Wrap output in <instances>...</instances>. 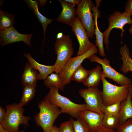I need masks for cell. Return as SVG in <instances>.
Instances as JSON below:
<instances>
[{
    "mask_svg": "<svg viewBox=\"0 0 132 132\" xmlns=\"http://www.w3.org/2000/svg\"><path fill=\"white\" fill-rule=\"evenodd\" d=\"M48 94L44 98L61 108L62 113H66L77 119L79 118L80 112L88 109L85 103L77 104L71 101L67 97L60 94L59 90L51 86Z\"/></svg>",
    "mask_w": 132,
    "mask_h": 132,
    "instance_id": "obj_1",
    "label": "cell"
},
{
    "mask_svg": "<svg viewBox=\"0 0 132 132\" xmlns=\"http://www.w3.org/2000/svg\"><path fill=\"white\" fill-rule=\"evenodd\" d=\"M40 111L34 117L36 124L44 132H49L58 116L62 113L59 107L44 99L38 104Z\"/></svg>",
    "mask_w": 132,
    "mask_h": 132,
    "instance_id": "obj_2",
    "label": "cell"
},
{
    "mask_svg": "<svg viewBox=\"0 0 132 132\" xmlns=\"http://www.w3.org/2000/svg\"><path fill=\"white\" fill-rule=\"evenodd\" d=\"M6 114L3 122L1 123L4 128L10 132L19 130L20 125L28 126L31 118L23 115L24 109L18 104L14 103L6 106Z\"/></svg>",
    "mask_w": 132,
    "mask_h": 132,
    "instance_id": "obj_3",
    "label": "cell"
},
{
    "mask_svg": "<svg viewBox=\"0 0 132 132\" xmlns=\"http://www.w3.org/2000/svg\"><path fill=\"white\" fill-rule=\"evenodd\" d=\"M102 76L103 89L101 94L104 105H109L116 102H121L126 99L131 84L117 86L110 83Z\"/></svg>",
    "mask_w": 132,
    "mask_h": 132,
    "instance_id": "obj_4",
    "label": "cell"
},
{
    "mask_svg": "<svg viewBox=\"0 0 132 132\" xmlns=\"http://www.w3.org/2000/svg\"><path fill=\"white\" fill-rule=\"evenodd\" d=\"M54 47L57 57L53 66L55 72L59 74L65 65L73 54L72 40L68 35L63 34L61 37L56 38Z\"/></svg>",
    "mask_w": 132,
    "mask_h": 132,
    "instance_id": "obj_5",
    "label": "cell"
},
{
    "mask_svg": "<svg viewBox=\"0 0 132 132\" xmlns=\"http://www.w3.org/2000/svg\"><path fill=\"white\" fill-rule=\"evenodd\" d=\"M132 15L124 11H115L109 16L108 18L109 25L108 28L103 32V43L106 46L107 49H109V38L110 33L113 29H119L121 30V40L124 32V27L126 24L131 25L132 24Z\"/></svg>",
    "mask_w": 132,
    "mask_h": 132,
    "instance_id": "obj_6",
    "label": "cell"
},
{
    "mask_svg": "<svg viewBox=\"0 0 132 132\" xmlns=\"http://www.w3.org/2000/svg\"><path fill=\"white\" fill-rule=\"evenodd\" d=\"M88 59L91 62H97L101 65L102 76L105 78L111 79L120 86L129 85L132 83L131 79L117 71L110 66V61L107 58H101L94 54Z\"/></svg>",
    "mask_w": 132,
    "mask_h": 132,
    "instance_id": "obj_7",
    "label": "cell"
},
{
    "mask_svg": "<svg viewBox=\"0 0 132 132\" xmlns=\"http://www.w3.org/2000/svg\"><path fill=\"white\" fill-rule=\"evenodd\" d=\"M98 52V49L94 45L82 54L70 58L65 65L59 73L64 84L65 85L70 83L73 73L85 59H88L92 55Z\"/></svg>",
    "mask_w": 132,
    "mask_h": 132,
    "instance_id": "obj_8",
    "label": "cell"
},
{
    "mask_svg": "<svg viewBox=\"0 0 132 132\" xmlns=\"http://www.w3.org/2000/svg\"><path fill=\"white\" fill-rule=\"evenodd\" d=\"M94 4L91 0H82L77 9V14L80 22L86 30L89 38L94 34L95 22L91 10Z\"/></svg>",
    "mask_w": 132,
    "mask_h": 132,
    "instance_id": "obj_9",
    "label": "cell"
},
{
    "mask_svg": "<svg viewBox=\"0 0 132 132\" xmlns=\"http://www.w3.org/2000/svg\"><path fill=\"white\" fill-rule=\"evenodd\" d=\"M79 93L84 99L88 110L103 113L102 111L104 104L101 91L97 88H81Z\"/></svg>",
    "mask_w": 132,
    "mask_h": 132,
    "instance_id": "obj_10",
    "label": "cell"
},
{
    "mask_svg": "<svg viewBox=\"0 0 132 132\" xmlns=\"http://www.w3.org/2000/svg\"><path fill=\"white\" fill-rule=\"evenodd\" d=\"M70 26L79 44L77 55H81L89 50L94 45L89 41L86 30L82 24L78 16Z\"/></svg>",
    "mask_w": 132,
    "mask_h": 132,
    "instance_id": "obj_11",
    "label": "cell"
},
{
    "mask_svg": "<svg viewBox=\"0 0 132 132\" xmlns=\"http://www.w3.org/2000/svg\"><path fill=\"white\" fill-rule=\"evenodd\" d=\"M33 34L19 33L13 26L7 30L0 31V43L1 46L14 43L23 42L31 46V39Z\"/></svg>",
    "mask_w": 132,
    "mask_h": 132,
    "instance_id": "obj_12",
    "label": "cell"
},
{
    "mask_svg": "<svg viewBox=\"0 0 132 132\" xmlns=\"http://www.w3.org/2000/svg\"><path fill=\"white\" fill-rule=\"evenodd\" d=\"M104 113L86 110L80 112L79 117L83 120L93 132H95L102 125Z\"/></svg>",
    "mask_w": 132,
    "mask_h": 132,
    "instance_id": "obj_13",
    "label": "cell"
},
{
    "mask_svg": "<svg viewBox=\"0 0 132 132\" xmlns=\"http://www.w3.org/2000/svg\"><path fill=\"white\" fill-rule=\"evenodd\" d=\"M58 1L62 7V10L57 19L59 22L70 25L74 21L77 15L75 5L66 1L64 0Z\"/></svg>",
    "mask_w": 132,
    "mask_h": 132,
    "instance_id": "obj_14",
    "label": "cell"
},
{
    "mask_svg": "<svg viewBox=\"0 0 132 132\" xmlns=\"http://www.w3.org/2000/svg\"><path fill=\"white\" fill-rule=\"evenodd\" d=\"M39 79L37 70L26 63L21 78V83L23 87L29 86L36 88L37 80Z\"/></svg>",
    "mask_w": 132,
    "mask_h": 132,
    "instance_id": "obj_15",
    "label": "cell"
},
{
    "mask_svg": "<svg viewBox=\"0 0 132 132\" xmlns=\"http://www.w3.org/2000/svg\"><path fill=\"white\" fill-rule=\"evenodd\" d=\"M132 84L130 85L129 93L126 99L121 102L120 110L118 115L120 125L129 119H132V101L131 94Z\"/></svg>",
    "mask_w": 132,
    "mask_h": 132,
    "instance_id": "obj_16",
    "label": "cell"
},
{
    "mask_svg": "<svg viewBox=\"0 0 132 132\" xmlns=\"http://www.w3.org/2000/svg\"><path fill=\"white\" fill-rule=\"evenodd\" d=\"M24 56L26 57L29 64L39 72V80H45L50 74L55 72L53 65L46 66L40 64L37 62L28 53H24Z\"/></svg>",
    "mask_w": 132,
    "mask_h": 132,
    "instance_id": "obj_17",
    "label": "cell"
},
{
    "mask_svg": "<svg viewBox=\"0 0 132 132\" xmlns=\"http://www.w3.org/2000/svg\"><path fill=\"white\" fill-rule=\"evenodd\" d=\"M102 67L98 65L93 69L89 70L88 74L82 83L88 88H97L102 80Z\"/></svg>",
    "mask_w": 132,
    "mask_h": 132,
    "instance_id": "obj_18",
    "label": "cell"
},
{
    "mask_svg": "<svg viewBox=\"0 0 132 132\" xmlns=\"http://www.w3.org/2000/svg\"><path fill=\"white\" fill-rule=\"evenodd\" d=\"M93 12L95 27L94 34L95 35L96 46L98 47L99 55L103 57L105 56V54L103 45L104 37L103 33H101L99 30L97 23V18L99 16V11L98 8L93 6L92 9Z\"/></svg>",
    "mask_w": 132,
    "mask_h": 132,
    "instance_id": "obj_19",
    "label": "cell"
},
{
    "mask_svg": "<svg viewBox=\"0 0 132 132\" xmlns=\"http://www.w3.org/2000/svg\"><path fill=\"white\" fill-rule=\"evenodd\" d=\"M119 53L121 56L119 57L122 63L120 68L121 71L124 73L130 71L132 72V59L129 49L126 44H124L121 47Z\"/></svg>",
    "mask_w": 132,
    "mask_h": 132,
    "instance_id": "obj_20",
    "label": "cell"
},
{
    "mask_svg": "<svg viewBox=\"0 0 132 132\" xmlns=\"http://www.w3.org/2000/svg\"><path fill=\"white\" fill-rule=\"evenodd\" d=\"M24 1L33 11L43 27L44 33V43L47 26L52 22L53 20L47 18L40 12L38 9V2L37 0H25Z\"/></svg>",
    "mask_w": 132,
    "mask_h": 132,
    "instance_id": "obj_21",
    "label": "cell"
},
{
    "mask_svg": "<svg viewBox=\"0 0 132 132\" xmlns=\"http://www.w3.org/2000/svg\"><path fill=\"white\" fill-rule=\"evenodd\" d=\"M15 20L14 15L0 9V31L13 27Z\"/></svg>",
    "mask_w": 132,
    "mask_h": 132,
    "instance_id": "obj_22",
    "label": "cell"
},
{
    "mask_svg": "<svg viewBox=\"0 0 132 132\" xmlns=\"http://www.w3.org/2000/svg\"><path fill=\"white\" fill-rule=\"evenodd\" d=\"M44 83L48 88L53 86L62 91H63L65 89V85L58 73H52L44 80Z\"/></svg>",
    "mask_w": 132,
    "mask_h": 132,
    "instance_id": "obj_23",
    "label": "cell"
},
{
    "mask_svg": "<svg viewBox=\"0 0 132 132\" xmlns=\"http://www.w3.org/2000/svg\"><path fill=\"white\" fill-rule=\"evenodd\" d=\"M36 91L35 87L29 86L23 87L22 96L19 105L22 107L27 104L34 98Z\"/></svg>",
    "mask_w": 132,
    "mask_h": 132,
    "instance_id": "obj_24",
    "label": "cell"
},
{
    "mask_svg": "<svg viewBox=\"0 0 132 132\" xmlns=\"http://www.w3.org/2000/svg\"><path fill=\"white\" fill-rule=\"evenodd\" d=\"M119 125L118 116L104 114L102 123L103 127L115 130Z\"/></svg>",
    "mask_w": 132,
    "mask_h": 132,
    "instance_id": "obj_25",
    "label": "cell"
},
{
    "mask_svg": "<svg viewBox=\"0 0 132 132\" xmlns=\"http://www.w3.org/2000/svg\"><path fill=\"white\" fill-rule=\"evenodd\" d=\"M76 120L70 118V120L73 124L74 132H93L87 124L79 117Z\"/></svg>",
    "mask_w": 132,
    "mask_h": 132,
    "instance_id": "obj_26",
    "label": "cell"
},
{
    "mask_svg": "<svg viewBox=\"0 0 132 132\" xmlns=\"http://www.w3.org/2000/svg\"><path fill=\"white\" fill-rule=\"evenodd\" d=\"M88 72L89 70H87L80 65L73 73L71 77V81L83 83L87 76Z\"/></svg>",
    "mask_w": 132,
    "mask_h": 132,
    "instance_id": "obj_27",
    "label": "cell"
},
{
    "mask_svg": "<svg viewBox=\"0 0 132 132\" xmlns=\"http://www.w3.org/2000/svg\"><path fill=\"white\" fill-rule=\"evenodd\" d=\"M121 102H116L108 106L103 105L102 108V112L105 115L118 116L120 109Z\"/></svg>",
    "mask_w": 132,
    "mask_h": 132,
    "instance_id": "obj_28",
    "label": "cell"
},
{
    "mask_svg": "<svg viewBox=\"0 0 132 132\" xmlns=\"http://www.w3.org/2000/svg\"><path fill=\"white\" fill-rule=\"evenodd\" d=\"M115 130V132H132V119L120 125Z\"/></svg>",
    "mask_w": 132,
    "mask_h": 132,
    "instance_id": "obj_29",
    "label": "cell"
},
{
    "mask_svg": "<svg viewBox=\"0 0 132 132\" xmlns=\"http://www.w3.org/2000/svg\"><path fill=\"white\" fill-rule=\"evenodd\" d=\"M59 128L60 132H74L73 124L70 120L61 124Z\"/></svg>",
    "mask_w": 132,
    "mask_h": 132,
    "instance_id": "obj_30",
    "label": "cell"
},
{
    "mask_svg": "<svg viewBox=\"0 0 132 132\" xmlns=\"http://www.w3.org/2000/svg\"><path fill=\"white\" fill-rule=\"evenodd\" d=\"M125 11L132 14V0L127 1L125 7Z\"/></svg>",
    "mask_w": 132,
    "mask_h": 132,
    "instance_id": "obj_31",
    "label": "cell"
},
{
    "mask_svg": "<svg viewBox=\"0 0 132 132\" xmlns=\"http://www.w3.org/2000/svg\"><path fill=\"white\" fill-rule=\"evenodd\" d=\"M6 114V111L2 107H0V123H2L4 120Z\"/></svg>",
    "mask_w": 132,
    "mask_h": 132,
    "instance_id": "obj_32",
    "label": "cell"
},
{
    "mask_svg": "<svg viewBox=\"0 0 132 132\" xmlns=\"http://www.w3.org/2000/svg\"><path fill=\"white\" fill-rule=\"evenodd\" d=\"M95 132H115V130L106 128L101 125Z\"/></svg>",
    "mask_w": 132,
    "mask_h": 132,
    "instance_id": "obj_33",
    "label": "cell"
},
{
    "mask_svg": "<svg viewBox=\"0 0 132 132\" xmlns=\"http://www.w3.org/2000/svg\"><path fill=\"white\" fill-rule=\"evenodd\" d=\"M64 0L74 5L76 4L78 6L82 0Z\"/></svg>",
    "mask_w": 132,
    "mask_h": 132,
    "instance_id": "obj_34",
    "label": "cell"
},
{
    "mask_svg": "<svg viewBox=\"0 0 132 132\" xmlns=\"http://www.w3.org/2000/svg\"><path fill=\"white\" fill-rule=\"evenodd\" d=\"M49 132H60L59 128L53 125Z\"/></svg>",
    "mask_w": 132,
    "mask_h": 132,
    "instance_id": "obj_35",
    "label": "cell"
},
{
    "mask_svg": "<svg viewBox=\"0 0 132 132\" xmlns=\"http://www.w3.org/2000/svg\"><path fill=\"white\" fill-rule=\"evenodd\" d=\"M39 1L41 6H44L47 1V0H39Z\"/></svg>",
    "mask_w": 132,
    "mask_h": 132,
    "instance_id": "obj_36",
    "label": "cell"
},
{
    "mask_svg": "<svg viewBox=\"0 0 132 132\" xmlns=\"http://www.w3.org/2000/svg\"><path fill=\"white\" fill-rule=\"evenodd\" d=\"M6 129L1 123H0V132H2L5 131Z\"/></svg>",
    "mask_w": 132,
    "mask_h": 132,
    "instance_id": "obj_37",
    "label": "cell"
},
{
    "mask_svg": "<svg viewBox=\"0 0 132 132\" xmlns=\"http://www.w3.org/2000/svg\"><path fill=\"white\" fill-rule=\"evenodd\" d=\"M102 0H96L95 2L96 4V7L97 8L99 6Z\"/></svg>",
    "mask_w": 132,
    "mask_h": 132,
    "instance_id": "obj_38",
    "label": "cell"
},
{
    "mask_svg": "<svg viewBox=\"0 0 132 132\" xmlns=\"http://www.w3.org/2000/svg\"><path fill=\"white\" fill-rule=\"evenodd\" d=\"M63 35V34L62 33H59L57 35L56 38H59L61 37Z\"/></svg>",
    "mask_w": 132,
    "mask_h": 132,
    "instance_id": "obj_39",
    "label": "cell"
},
{
    "mask_svg": "<svg viewBox=\"0 0 132 132\" xmlns=\"http://www.w3.org/2000/svg\"><path fill=\"white\" fill-rule=\"evenodd\" d=\"M129 33L132 35V24L130 25V28L128 30Z\"/></svg>",
    "mask_w": 132,
    "mask_h": 132,
    "instance_id": "obj_40",
    "label": "cell"
},
{
    "mask_svg": "<svg viewBox=\"0 0 132 132\" xmlns=\"http://www.w3.org/2000/svg\"><path fill=\"white\" fill-rule=\"evenodd\" d=\"M15 132H25L23 130H20V131L18 130V131Z\"/></svg>",
    "mask_w": 132,
    "mask_h": 132,
    "instance_id": "obj_41",
    "label": "cell"
},
{
    "mask_svg": "<svg viewBox=\"0 0 132 132\" xmlns=\"http://www.w3.org/2000/svg\"><path fill=\"white\" fill-rule=\"evenodd\" d=\"M2 132H10L9 131L6 130L5 131Z\"/></svg>",
    "mask_w": 132,
    "mask_h": 132,
    "instance_id": "obj_42",
    "label": "cell"
},
{
    "mask_svg": "<svg viewBox=\"0 0 132 132\" xmlns=\"http://www.w3.org/2000/svg\"><path fill=\"white\" fill-rule=\"evenodd\" d=\"M131 99H132V91L131 94Z\"/></svg>",
    "mask_w": 132,
    "mask_h": 132,
    "instance_id": "obj_43",
    "label": "cell"
},
{
    "mask_svg": "<svg viewBox=\"0 0 132 132\" xmlns=\"http://www.w3.org/2000/svg\"><path fill=\"white\" fill-rule=\"evenodd\" d=\"M131 55L132 56V51L131 53Z\"/></svg>",
    "mask_w": 132,
    "mask_h": 132,
    "instance_id": "obj_44",
    "label": "cell"
}]
</instances>
